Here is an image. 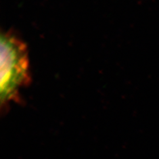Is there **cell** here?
Segmentation results:
<instances>
[{"label": "cell", "mask_w": 159, "mask_h": 159, "mask_svg": "<svg viewBox=\"0 0 159 159\" xmlns=\"http://www.w3.org/2000/svg\"><path fill=\"white\" fill-rule=\"evenodd\" d=\"M1 102L7 104L18 98L19 91L30 81L26 44L10 32L1 34Z\"/></svg>", "instance_id": "6da1fadb"}]
</instances>
